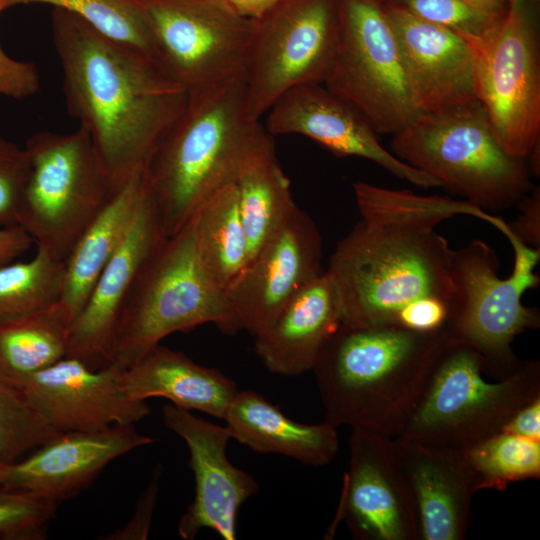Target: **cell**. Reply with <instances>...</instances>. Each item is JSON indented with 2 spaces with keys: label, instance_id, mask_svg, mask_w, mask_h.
I'll use <instances>...</instances> for the list:
<instances>
[{
  "label": "cell",
  "instance_id": "obj_1",
  "mask_svg": "<svg viewBox=\"0 0 540 540\" xmlns=\"http://www.w3.org/2000/svg\"><path fill=\"white\" fill-rule=\"evenodd\" d=\"M352 187L359 220L337 243L325 270L336 293L341 323L443 330L454 294L455 250L436 227L460 214L485 220L497 229L504 221L448 196L362 181Z\"/></svg>",
  "mask_w": 540,
  "mask_h": 540
},
{
  "label": "cell",
  "instance_id": "obj_2",
  "mask_svg": "<svg viewBox=\"0 0 540 540\" xmlns=\"http://www.w3.org/2000/svg\"><path fill=\"white\" fill-rule=\"evenodd\" d=\"M52 38L67 111L90 135L118 190L145 171L188 90L150 55L68 11L53 8Z\"/></svg>",
  "mask_w": 540,
  "mask_h": 540
},
{
  "label": "cell",
  "instance_id": "obj_3",
  "mask_svg": "<svg viewBox=\"0 0 540 540\" xmlns=\"http://www.w3.org/2000/svg\"><path fill=\"white\" fill-rule=\"evenodd\" d=\"M448 338L446 331L340 323L312 369L325 421L399 437Z\"/></svg>",
  "mask_w": 540,
  "mask_h": 540
},
{
  "label": "cell",
  "instance_id": "obj_4",
  "mask_svg": "<svg viewBox=\"0 0 540 540\" xmlns=\"http://www.w3.org/2000/svg\"><path fill=\"white\" fill-rule=\"evenodd\" d=\"M259 124L247 114L244 77L188 91L181 115L145 169L164 237L186 225L233 175Z\"/></svg>",
  "mask_w": 540,
  "mask_h": 540
},
{
  "label": "cell",
  "instance_id": "obj_5",
  "mask_svg": "<svg viewBox=\"0 0 540 540\" xmlns=\"http://www.w3.org/2000/svg\"><path fill=\"white\" fill-rule=\"evenodd\" d=\"M205 323L227 335L241 331L225 291L202 263L191 218L138 270L119 316L114 361L125 369L172 333Z\"/></svg>",
  "mask_w": 540,
  "mask_h": 540
},
{
  "label": "cell",
  "instance_id": "obj_6",
  "mask_svg": "<svg viewBox=\"0 0 540 540\" xmlns=\"http://www.w3.org/2000/svg\"><path fill=\"white\" fill-rule=\"evenodd\" d=\"M389 151L482 210L514 207L533 189L526 158L503 148L478 99L420 113L392 136Z\"/></svg>",
  "mask_w": 540,
  "mask_h": 540
},
{
  "label": "cell",
  "instance_id": "obj_7",
  "mask_svg": "<svg viewBox=\"0 0 540 540\" xmlns=\"http://www.w3.org/2000/svg\"><path fill=\"white\" fill-rule=\"evenodd\" d=\"M483 357L449 335L431 382L399 436L465 453L501 431L521 407L540 396V362L522 361L510 375L487 382Z\"/></svg>",
  "mask_w": 540,
  "mask_h": 540
},
{
  "label": "cell",
  "instance_id": "obj_8",
  "mask_svg": "<svg viewBox=\"0 0 540 540\" xmlns=\"http://www.w3.org/2000/svg\"><path fill=\"white\" fill-rule=\"evenodd\" d=\"M514 250L511 275L498 276L500 261L495 250L480 239L454 251L453 299L445 331L483 357V373L504 378L522 364L512 349L515 337L540 326V313L522 303L525 291L536 288L540 278L533 272L540 249L507 237Z\"/></svg>",
  "mask_w": 540,
  "mask_h": 540
},
{
  "label": "cell",
  "instance_id": "obj_9",
  "mask_svg": "<svg viewBox=\"0 0 540 540\" xmlns=\"http://www.w3.org/2000/svg\"><path fill=\"white\" fill-rule=\"evenodd\" d=\"M29 170L17 212V225L33 244L66 260L115 190L85 129L41 131L24 146Z\"/></svg>",
  "mask_w": 540,
  "mask_h": 540
},
{
  "label": "cell",
  "instance_id": "obj_10",
  "mask_svg": "<svg viewBox=\"0 0 540 540\" xmlns=\"http://www.w3.org/2000/svg\"><path fill=\"white\" fill-rule=\"evenodd\" d=\"M474 56L476 97L493 133L512 156L540 144L539 0H513L505 18L479 39Z\"/></svg>",
  "mask_w": 540,
  "mask_h": 540
},
{
  "label": "cell",
  "instance_id": "obj_11",
  "mask_svg": "<svg viewBox=\"0 0 540 540\" xmlns=\"http://www.w3.org/2000/svg\"><path fill=\"white\" fill-rule=\"evenodd\" d=\"M339 37L325 87L377 134L395 135L419 114L383 0H338Z\"/></svg>",
  "mask_w": 540,
  "mask_h": 540
},
{
  "label": "cell",
  "instance_id": "obj_12",
  "mask_svg": "<svg viewBox=\"0 0 540 540\" xmlns=\"http://www.w3.org/2000/svg\"><path fill=\"white\" fill-rule=\"evenodd\" d=\"M338 37V0H282L257 19L244 76L249 119L294 87L323 84Z\"/></svg>",
  "mask_w": 540,
  "mask_h": 540
},
{
  "label": "cell",
  "instance_id": "obj_13",
  "mask_svg": "<svg viewBox=\"0 0 540 540\" xmlns=\"http://www.w3.org/2000/svg\"><path fill=\"white\" fill-rule=\"evenodd\" d=\"M155 58L188 91L245 76L256 20L225 0H138Z\"/></svg>",
  "mask_w": 540,
  "mask_h": 540
},
{
  "label": "cell",
  "instance_id": "obj_14",
  "mask_svg": "<svg viewBox=\"0 0 540 540\" xmlns=\"http://www.w3.org/2000/svg\"><path fill=\"white\" fill-rule=\"evenodd\" d=\"M390 437L360 428L349 436V465L336 516L357 540H420L419 516Z\"/></svg>",
  "mask_w": 540,
  "mask_h": 540
},
{
  "label": "cell",
  "instance_id": "obj_15",
  "mask_svg": "<svg viewBox=\"0 0 540 540\" xmlns=\"http://www.w3.org/2000/svg\"><path fill=\"white\" fill-rule=\"evenodd\" d=\"M325 272L320 231L298 206L225 290L241 331L253 337L309 282Z\"/></svg>",
  "mask_w": 540,
  "mask_h": 540
},
{
  "label": "cell",
  "instance_id": "obj_16",
  "mask_svg": "<svg viewBox=\"0 0 540 540\" xmlns=\"http://www.w3.org/2000/svg\"><path fill=\"white\" fill-rule=\"evenodd\" d=\"M162 417L165 426L185 442L194 475V498L179 519V536L192 540L201 530L210 529L224 540H235L240 507L258 493L259 484L228 460L226 448L232 438L227 427L171 403L162 406Z\"/></svg>",
  "mask_w": 540,
  "mask_h": 540
},
{
  "label": "cell",
  "instance_id": "obj_17",
  "mask_svg": "<svg viewBox=\"0 0 540 540\" xmlns=\"http://www.w3.org/2000/svg\"><path fill=\"white\" fill-rule=\"evenodd\" d=\"M122 371L117 363L91 369L65 356L15 386L57 433L100 431L135 424L151 414L146 401L130 397L123 389Z\"/></svg>",
  "mask_w": 540,
  "mask_h": 540
},
{
  "label": "cell",
  "instance_id": "obj_18",
  "mask_svg": "<svg viewBox=\"0 0 540 540\" xmlns=\"http://www.w3.org/2000/svg\"><path fill=\"white\" fill-rule=\"evenodd\" d=\"M264 127L272 136H305L339 157L370 160L416 186H440L434 177L384 148L366 119L320 83L300 85L285 92L268 110Z\"/></svg>",
  "mask_w": 540,
  "mask_h": 540
},
{
  "label": "cell",
  "instance_id": "obj_19",
  "mask_svg": "<svg viewBox=\"0 0 540 540\" xmlns=\"http://www.w3.org/2000/svg\"><path fill=\"white\" fill-rule=\"evenodd\" d=\"M154 441L139 433L135 424L57 433L28 457L0 463V486L56 502L67 500L87 488L112 461Z\"/></svg>",
  "mask_w": 540,
  "mask_h": 540
},
{
  "label": "cell",
  "instance_id": "obj_20",
  "mask_svg": "<svg viewBox=\"0 0 540 540\" xmlns=\"http://www.w3.org/2000/svg\"><path fill=\"white\" fill-rule=\"evenodd\" d=\"M414 103L420 113L477 100L474 56L467 39L385 1Z\"/></svg>",
  "mask_w": 540,
  "mask_h": 540
},
{
  "label": "cell",
  "instance_id": "obj_21",
  "mask_svg": "<svg viewBox=\"0 0 540 540\" xmlns=\"http://www.w3.org/2000/svg\"><path fill=\"white\" fill-rule=\"evenodd\" d=\"M163 238L147 182L124 240L72 321L66 356L91 369L115 363L116 329L123 304L141 265Z\"/></svg>",
  "mask_w": 540,
  "mask_h": 540
},
{
  "label": "cell",
  "instance_id": "obj_22",
  "mask_svg": "<svg viewBox=\"0 0 540 540\" xmlns=\"http://www.w3.org/2000/svg\"><path fill=\"white\" fill-rule=\"evenodd\" d=\"M393 449L417 506L420 540H464L476 479L464 453L396 437Z\"/></svg>",
  "mask_w": 540,
  "mask_h": 540
},
{
  "label": "cell",
  "instance_id": "obj_23",
  "mask_svg": "<svg viewBox=\"0 0 540 540\" xmlns=\"http://www.w3.org/2000/svg\"><path fill=\"white\" fill-rule=\"evenodd\" d=\"M338 301L326 271L304 286L273 322L254 336V352L266 370L283 377L312 371L340 325Z\"/></svg>",
  "mask_w": 540,
  "mask_h": 540
},
{
  "label": "cell",
  "instance_id": "obj_24",
  "mask_svg": "<svg viewBox=\"0 0 540 540\" xmlns=\"http://www.w3.org/2000/svg\"><path fill=\"white\" fill-rule=\"evenodd\" d=\"M120 384L136 400L162 397L177 407L222 420L239 391L237 383L218 369L199 365L161 344L123 369Z\"/></svg>",
  "mask_w": 540,
  "mask_h": 540
},
{
  "label": "cell",
  "instance_id": "obj_25",
  "mask_svg": "<svg viewBox=\"0 0 540 540\" xmlns=\"http://www.w3.org/2000/svg\"><path fill=\"white\" fill-rule=\"evenodd\" d=\"M223 420L231 438L252 451L307 466L328 465L339 449L336 426L294 421L254 390H239Z\"/></svg>",
  "mask_w": 540,
  "mask_h": 540
},
{
  "label": "cell",
  "instance_id": "obj_26",
  "mask_svg": "<svg viewBox=\"0 0 540 540\" xmlns=\"http://www.w3.org/2000/svg\"><path fill=\"white\" fill-rule=\"evenodd\" d=\"M249 260L286 222L297 205L272 135L260 123L233 173Z\"/></svg>",
  "mask_w": 540,
  "mask_h": 540
},
{
  "label": "cell",
  "instance_id": "obj_27",
  "mask_svg": "<svg viewBox=\"0 0 540 540\" xmlns=\"http://www.w3.org/2000/svg\"><path fill=\"white\" fill-rule=\"evenodd\" d=\"M146 187L145 171L120 187L66 258L61 300L74 317L124 240Z\"/></svg>",
  "mask_w": 540,
  "mask_h": 540
},
{
  "label": "cell",
  "instance_id": "obj_28",
  "mask_svg": "<svg viewBox=\"0 0 540 540\" xmlns=\"http://www.w3.org/2000/svg\"><path fill=\"white\" fill-rule=\"evenodd\" d=\"M73 319L60 299L40 310L0 321V378L15 386L65 357Z\"/></svg>",
  "mask_w": 540,
  "mask_h": 540
},
{
  "label": "cell",
  "instance_id": "obj_29",
  "mask_svg": "<svg viewBox=\"0 0 540 540\" xmlns=\"http://www.w3.org/2000/svg\"><path fill=\"white\" fill-rule=\"evenodd\" d=\"M232 177L214 190L192 217L202 263L224 291L245 268L250 256Z\"/></svg>",
  "mask_w": 540,
  "mask_h": 540
},
{
  "label": "cell",
  "instance_id": "obj_30",
  "mask_svg": "<svg viewBox=\"0 0 540 540\" xmlns=\"http://www.w3.org/2000/svg\"><path fill=\"white\" fill-rule=\"evenodd\" d=\"M65 261L37 247L27 261L0 266V321L40 310L61 299Z\"/></svg>",
  "mask_w": 540,
  "mask_h": 540
},
{
  "label": "cell",
  "instance_id": "obj_31",
  "mask_svg": "<svg viewBox=\"0 0 540 540\" xmlns=\"http://www.w3.org/2000/svg\"><path fill=\"white\" fill-rule=\"evenodd\" d=\"M477 489L505 490L516 481L540 478V441L498 432L465 453Z\"/></svg>",
  "mask_w": 540,
  "mask_h": 540
},
{
  "label": "cell",
  "instance_id": "obj_32",
  "mask_svg": "<svg viewBox=\"0 0 540 540\" xmlns=\"http://www.w3.org/2000/svg\"><path fill=\"white\" fill-rule=\"evenodd\" d=\"M46 4L68 11L117 42L155 58L150 27L138 0H7V7Z\"/></svg>",
  "mask_w": 540,
  "mask_h": 540
},
{
  "label": "cell",
  "instance_id": "obj_33",
  "mask_svg": "<svg viewBox=\"0 0 540 540\" xmlns=\"http://www.w3.org/2000/svg\"><path fill=\"white\" fill-rule=\"evenodd\" d=\"M412 14L446 27L466 39H479L505 18L508 0H391Z\"/></svg>",
  "mask_w": 540,
  "mask_h": 540
},
{
  "label": "cell",
  "instance_id": "obj_34",
  "mask_svg": "<svg viewBox=\"0 0 540 540\" xmlns=\"http://www.w3.org/2000/svg\"><path fill=\"white\" fill-rule=\"evenodd\" d=\"M56 434L23 393L0 378V463L16 461Z\"/></svg>",
  "mask_w": 540,
  "mask_h": 540
},
{
  "label": "cell",
  "instance_id": "obj_35",
  "mask_svg": "<svg viewBox=\"0 0 540 540\" xmlns=\"http://www.w3.org/2000/svg\"><path fill=\"white\" fill-rule=\"evenodd\" d=\"M57 504L29 491L0 486V539H45Z\"/></svg>",
  "mask_w": 540,
  "mask_h": 540
},
{
  "label": "cell",
  "instance_id": "obj_36",
  "mask_svg": "<svg viewBox=\"0 0 540 540\" xmlns=\"http://www.w3.org/2000/svg\"><path fill=\"white\" fill-rule=\"evenodd\" d=\"M29 170L27 153L0 136V227L17 225V212Z\"/></svg>",
  "mask_w": 540,
  "mask_h": 540
},
{
  "label": "cell",
  "instance_id": "obj_37",
  "mask_svg": "<svg viewBox=\"0 0 540 540\" xmlns=\"http://www.w3.org/2000/svg\"><path fill=\"white\" fill-rule=\"evenodd\" d=\"M7 8V0H0V14ZM39 87L35 64L11 58L0 43V96L22 100L36 94Z\"/></svg>",
  "mask_w": 540,
  "mask_h": 540
},
{
  "label": "cell",
  "instance_id": "obj_38",
  "mask_svg": "<svg viewBox=\"0 0 540 540\" xmlns=\"http://www.w3.org/2000/svg\"><path fill=\"white\" fill-rule=\"evenodd\" d=\"M161 469L157 467L136 503L133 515L121 528L102 537L105 540H145L148 538L160 490Z\"/></svg>",
  "mask_w": 540,
  "mask_h": 540
},
{
  "label": "cell",
  "instance_id": "obj_39",
  "mask_svg": "<svg viewBox=\"0 0 540 540\" xmlns=\"http://www.w3.org/2000/svg\"><path fill=\"white\" fill-rule=\"evenodd\" d=\"M516 206L521 214L508 224L509 228L521 242L540 249V188L533 187Z\"/></svg>",
  "mask_w": 540,
  "mask_h": 540
},
{
  "label": "cell",
  "instance_id": "obj_40",
  "mask_svg": "<svg viewBox=\"0 0 540 540\" xmlns=\"http://www.w3.org/2000/svg\"><path fill=\"white\" fill-rule=\"evenodd\" d=\"M501 431L540 441V396L516 411Z\"/></svg>",
  "mask_w": 540,
  "mask_h": 540
},
{
  "label": "cell",
  "instance_id": "obj_41",
  "mask_svg": "<svg viewBox=\"0 0 540 540\" xmlns=\"http://www.w3.org/2000/svg\"><path fill=\"white\" fill-rule=\"evenodd\" d=\"M32 244L31 237L19 225L0 227V266L15 261Z\"/></svg>",
  "mask_w": 540,
  "mask_h": 540
},
{
  "label": "cell",
  "instance_id": "obj_42",
  "mask_svg": "<svg viewBox=\"0 0 540 540\" xmlns=\"http://www.w3.org/2000/svg\"><path fill=\"white\" fill-rule=\"evenodd\" d=\"M241 15L259 19L282 0H225Z\"/></svg>",
  "mask_w": 540,
  "mask_h": 540
},
{
  "label": "cell",
  "instance_id": "obj_43",
  "mask_svg": "<svg viewBox=\"0 0 540 540\" xmlns=\"http://www.w3.org/2000/svg\"><path fill=\"white\" fill-rule=\"evenodd\" d=\"M383 1H391V0H383Z\"/></svg>",
  "mask_w": 540,
  "mask_h": 540
},
{
  "label": "cell",
  "instance_id": "obj_44",
  "mask_svg": "<svg viewBox=\"0 0 540 540\" xmlns=\"http://www.w3.org/2000/svg\"><path fill=\"white\" fill-rule=\"evenodd\" d=\"M508 1H510V2H511V1H513V0H508Z\"/></svg>",
  "mask_w": 540,
  "mask_h": 540
}]
</instances>
